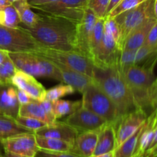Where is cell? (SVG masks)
<instances>
[{"label":"cell","instance_id":"1","mask_svg":"<svg viewBox=\"0 0 157 157\" xmlns=\"http://www.w3.org/2000/svg\"><path fill=\"white\" fill-rule=\"evenodd\" d=\"M21 27L29 32L42 47L75 52L76 25L71 21L41 14L34 26Z\"/></svg>","mask_w":157,"mask_h":157},{"label":"cell","instance_id":"2","mask_svg":"<svg viewBox=\"0 0 157 157\" xmlns=\"http://www.w3.org/2000/svg\"><path fill=\"white\" fill-rule=\"evenodd\" d=\"M92 78L94 82L113 101L121 118L138 109L119 64L104 67L94 65Z\"/></svg>","mask_w":157,"mask_h":157},{"label":"cell","instance_id":"3","mask_svg":"<svg viewBox=\"0 0 157 157\" xmlns=\"http://www.w3.org/2000/svg\"><path fill=\"white\" fill-rule=\"evenodd\" d=\"M123 75L130 87L135 103L138 108L143 109L147 113V110L153 108L150 100V88L155 80L153 69L144 66L131 64L122 71ZM148 114V113H147Z\"/></svg>","mask_w":157,"mask_h":157},{"label":"cell","instance_id":"4","mask_svg":"<svg viewBox=\"0 0 157 157\" xmlns=\"http://www.w3.org/2000/svg\"><path fill=\"white\" fill-rule=\"evenodd\" d=\"M82 107L104 118L110 124L117 126L121 116L111 99L95 84H90L82 93Z\"/></svg>","mask_w":157,"mask_h":157},{"label":"cell","instance_id":"5","mask_svg":"<svg viewBox=\"0 0 157 157\" xmlns=\"http://www.w3.org/2000/svg\"><path fill=\"white\" fill-rule=\"evenodd\" d=\"M9 56L17 70L34 77H45L61 81V75L55 64L32 53L9 52Z\"/></svg>","mask_w":157,"mask_h":157},{"label":"cell","instance_id":"6","mask_svg":"<svg viewBox=\"0 0 157 157\" xmlns=\"http://www.w3.org/2000/svg\"><path fill=\"white\" fill-rule=\"evenodd\" d=\"M154 0H146L136 7L125 11L113 17L120 29V38L117 46L121 51L126 38L147 20L155 18ZM156 19V18H155Z\"/></svg>","mask_w":157,"mask_h":157},{"label":"cell","instance_id":"7","mask_svg":"<svg viewBox=\"0 0 157 157\" xmlns=\"http://www.w3.org/2000/svg\"><path fill=\"white\" fill-rule=\"evenodd\" d=\"M42 46L21 26L9 28L0 25V49L8 52L34 54Z\"/></svg>","mask_w":157,"mask_h":157},{"label":"cell","instance_id":"8","mask_svg":"<svg viewBox=\"0 0 157 157\" xmlns=\"http://www.w3.org/2000/svg\"><path fill=\"white\" fill-rule=\"evenodd\" d=\"M34 55L61 64L93 78V61L90 58L75 51L55 50L41 47L40 50L34 53Z\"/></svg>","mask_w":157,"mask_h":157},{"label":"cell","instance_id":"9","mask_svg":"<svg viewBox=\"0 0 157 157\" xmlns=\"http://www.w3.org/2000/svg\"><path fill=\"white\" fill-rule=\"evenodd\" d=\"M87 4L88 0H58L32 8L37 9L44 15L63 18L78 25L84 17Z\"/></svg>","mask_w":157,"mask_h":157},{"label":"cell","instance_id":"10","mask_svg":"<svg viewBox=\"0 0 157 157\" xmlns=\"http://www.w3.org/2000/svg\"><path fill=\"white\" fill-rule=\"evenodd\" d=\"M98 17L93 11L87 8L84 12V17L80 23L76 25V35H75V52L84 55L91 60L90 54V43L92 33Z\"/></svg>","mask_w":157,"mask_h":157},{"label":"cell","instance_id":"11","mask_svg":"<svg viewBox=\"0 0 157 157\" xmlns=\"http://www.w3.org/2000/svg\"><path fill=\"white\" fill-rule=\"evenodd\" d=\"M4 152L13 153L28 157H35L39 148L38 147L35 138V133L33 132L25 133L0 142Z\"/></svg>","mask_w":157,"mask_h":157},{"label":"cell","instance_id":"12","mask_svg":"<svg viewBox=\"0 0 157 157\" xmlns=\"http://www.w3.org/2000/svg\"><path fill=\"white\" fill-rule=\"evenodd\" d=\"M75 129L78 133L92 130H100L107 124V121L99 115L81 107L64 121Z\"/></svg>","mask_w":157,"mask_h":157},{"label":"cell","instance_id":"13","mask_svg":"<svg viewBox=\"0 0 157 157\" xmlns=\"http://www.w3.org/2000/svg\"><path fill=\"white\" fill-rule=\"evenodd\" d=\"M147 117L148 114L140 108L121 117L116 127L117 147L133 135L147 121Z\"/></svg>","mask_w":157,"mask_h":157},{"label":"cell","instance_id":"14","mask_svg":"<svg viewBox=\"0 0 157 157\" xmlns=\"http://www.w3.org/2000/svg\"><path fill=\"white\" fill-rule=\"evenodd\" d=\"M121 50L111 34L104 29L102 41L98 54L93 59L94 65L97 67H109L118 64Z\"/></svg>","mask_w":157,"mask_h":157},{"label":"cell","instance_id":"15","mask_svg":"<svg viewBox=\"0 0 157 157\" xmlns=\"http://www.w3.org/2000/svg\"><path fill=\"white\" fill-rule=\"evenodd\" d=\"M12 84L16 88L25 92L30 98L41 101L45 99L46 89L38 82L35 77L21 71L17 70L12 79Z\"/></svg>","mask_w":157,"mask_h":157},{"label":"cell","instance_id":"16","mask_svg":"<svg viewBox=\"0 0 157 157\" xmlns=\"http://www.w3.org/2000/svg\"><path fill=\"white\" fill-rule=\"evenodd\" d=\"M19 106L16 87L12 84H0V116L15 119L18 116Z\"/></svg>","mask_w":157,"mask_h":157},{"label":"cell","instance_id":"17","mask_svg":"<svg viewBox=\"0 0 157 157\" xmlns=\"http://www.w3.org/2000/svg\"><path fill=\"white\" fill-rule=\"evenodd\" d=\"M36 135L45 137L56 138L62 140L73 144L78 135V132L71 126L65 122L55 121L52 124H48L35 132Z\"/></svg>","mask_w":157,"mask_h":157},{"label":"cell","instance_id":"18","mask_svg":"<svg viewBox=\"0 0 157 157\" xmlns=\"http://www.w3.org/2000/svg\"><path fill=\"white\" fill-rule=\"evenodd\" d=\"M54 63L59 70L61 78V82L71 86L77 91L82 94L84 90L91 83H93L94 80L91 77L73 70V69L62 65L61 64H58V63L55 62Z\"/></svg>","mask_w":157,"mask_h":157},{"label":"cell","instance_id":"19","mask_svg":"<svg viewBox=\"0 0 157 157\" xmlns=\"http://www.w3.org/2000/svg\"><path fill=\"white\" fill-rule=\"evenodd\" d=\"M98 132L99 130H92L78 133L71 152L82 157L92 156L98 143Z\"/></svg>","mask_w":157,"mask_h":157},{"label":"cell","instance_id":"20","mask_svg":"<svg viewBox=\"0 0 157 157\" xmlns=\"http://www.w3.org/2000/svg\"><path fill=\"white\" fill-rule=\"evenodd\" d=\"M116 148V126L107 123L98 132V143L93 155L113 152Z\"/></svg>","mask_w":157,"mask_h":157},{"label":"cell","instance_id":"21","mask_svg":"<svg viewBox=\"0 0 157 157\" xmlns=\"http://www.w3.org/2000/svg\"><path fill=\"white\" fill-rule=\"evenodd\" d=\"M156 21V20L155 18L149 19L142 25L133 30L126 38L125 41L123 44L121 51L136 50L142 45H144L149 32H150V30Z\"/></svg>","mask_w":157,"mask_h":157},{"label":"cell","instance_id":"22","mask_svg":"<svg viewBox=\"0 0 157 157\" xmlns=\"http://www.w3.org/2000/svg\"><path fill=\"white\" fill-rule=\"evenodd\" d=\"M18 116L27 117L35 118L45 123L47 125L55 123L57 120H54L48 116L43 107L40 104L39 101L33 100L26 104L19 106Z\"/></svg>","mask_w":157,"mask_h":157},{"label":"cell","instance_id":"23","mask_svg":"<svg viewBox=\"0 0 157 157\" xmlns=\"http://www.w3.org/2000/svg\"><path fill=\"white\" fill-rule=\"evenodd\" d=\"M31 132L32 131L20 126L15 118L7 116H0V142L3 140L21 133Z\"/></svg>","mask_w":157,"mask_h":157},{"label":"cell","instance_id":"24","mask_svg":"<svg viewBox=\"0 0 157 157\" xmlns=\"http://www.w3.org/2000/svg\"><path fill=\"white\" fill-rule=\"evenodd\" d=\"M36 143L39 150L50 152H70L73 144L56 138L45 137L35 134Z\"/></svg>","mask_w":157,"mask_h":157},{"label":"cell","instance_id":"25","mask_svg":"<svg viewBox=\"0 0 157 157\" xmlns=\"http://www.w3.org/2000/svg\"><path fill=\"white\" fill-rule=\"evenodd\" d=\"M19 15L21 24L26 27H32L35 25L40 18L39 14L32 10L28 0H18L12 3Z\"/></svg>","mask_w":157,"mask_h":157},{"label":"cell","instance_id":"26","mask_svg":"<svg viewBox=\"0 0 157 157\" xmlns=\"http://www.w3.org/2000/svg\"><path fill=\"white\" fill-rule=\"evenodd\" d=\"M145 123V122H144ZM144 125H141L137 130L126 140L114 150V157H132L136 153L138 141L141 134Z\"/></svg>","mask_w":157,"mask_h":157},{"label":"cell","instance_id":"27","mask_svg":"<svg viewBox=\"0 0 157 157\" xmlns=\"http://www.w3.org/2000/svg\"><path fill=\"white\" fill-rule=\"evenodd\" d=\"M81 107H82L81 101H72L58 99L52 101V111L56 119L68 116Z\"/></svg>","mask_w":157,"mask_h":157},{"label":"cell","instance_id":"28","mask_svg":"<svg viewBox=\"0 0 157 157\" xmlns=\"http://www.w3.org/2000/svg\"><path fill=\"white\" fill-rule=\"evenodd\" d=\"M20 24L21 20L19 15L13 5L0 7V25L16 28Z\"/></svg>","mask_w":157,"mask_h":157},{"label":"cell","instance_id":"29","mask_svg":"<svg viewBox=\"0 0 157 157\" xmlns=\"http://www.w3.org/2000/svg\"><path fill=\"white\" fill-rule=\"evenodd\" d=\"M104 21L105 18H98L95 25L94 27L93 33H92L91 43H90V54H91V61L98 54L102 41L103 35L104 32Z\"/></svg>","mask_w":157,"mask_h":157},{"label":"cell","instance_id":"30","mask_svg":"<svg viewBox=\"0 0 157 157\" xmlns=\"http://www.w3.org/2000/svg\"><path fill=\"white\" fill-rule=\"evenodd\" d=\"M16 71V67L8 53L6 59L0 64V84H12V79Z\"/></svg>","mask_w":157,"mask_h":157},{"label":"cell","instance_id":"31","mask_svg":"<svg viewBox=\"0 0 157 157\" xmlns=\"http://www.w3.org/2000/svg\"><path fill=\"white\" fill-rule=\"evenodd\" d=\"M75 91L74 87L68 84H59L46 90L45 99L50 101H55L64 98L66 95L71 94L75 93Z\"/></svg>","mask_w":157,"mask_h":157},{"label":"cell","instance_id":"32","mask_svg":"<svg viewBox=\"0 0 157 157\" xmlns=\"http://www.w3.org/2000/svg\"><path fill=\"white\" fill-rule=\"evenodd\" d=\"M15 121L20 126L34 132V133L38 130H39V129H41V127L47 125L45 123L42 122L39 120L32 117H27L18 116L15 118Z\"/></svg>","mask_w":157,"mask_h":157},{"label":"cell","instance_id":"33","mask_svg":"<svg viewBox=\"0 0 157 157\" xmlns=\"http://www.w3.org/2000/svg\"><path fill=\"white\" fill-rule=\"evenodd\" d=\"M109 2L110 0H88L87 8L91 9L98 18H104L106 16Z\"/></svg>","mask_w":157,"mask_h":157},{"label":"cell","instance_id":"34","mask_svg":"<svg viewBox=\"0 0 157 157\" xmlns=\"http://www.w3.org/2000/svg\"><path fill=\"white\" fill-rule=\"evenodd\" d=\"M144 1H146V0H122L106 17L113 18V17L117 16V15L125 12V11L136 7V6L144 2Z\"/></svg>","mask_w":157,"mask_h":157},{"label":"cell","instance_id":"35","mask_svg":"<svg viewBox=\"0 0 157 157\" xmlns=\"http://www.w3.org/2000/svg\"><path fill=\"white\" fill-rule=\"evenodd\" d=\"M136 50L121 51V54H120L119 61H118V64H119L121 71H123L125 67H128L131 64H134Z\"/></svg>","mask_w":157,"mask_h":157},{"label":"cell","instance_id":"36","mask_svg":"<svg viewBox=\"0 0 157 157\" xmlns=\"http://www.w3.org/2000/svg\"><path fill=\"white\" fill-rule=\"evenodd\" d=\"M104 29L110 32L117 44L120 38V29L114 18L106 17L104 21Z\"/></svg>","mask_w":157,"mask_h":157},{"label":"cell","instance_id":"37","mask_svg":"<svg viewBox=\"0 0 157 157\" xmlns=\"http://www.w3.org/2000/svg\"><path fill=\"white\" fill-rule=\"evenodd\" d=\"M144 44L153 49H157V21L149 32Z\"/></svg>","mask_w":157,"mask_h":157},{"label":"cell","instance_id":"38","mask_svg":"<svg viewBox=\"0 0 157 157\" xmlns=\"http://www.w3.org/2000/svg\"><path fill=\"white\" fill-rule=\"evenodd\" d=\"M35 157H82L72 152H50L39 150Z\"/></svg>","mask_w":157,"mask_h":157},{"label":"cell","instance_id":"39","mask_svg":"<svg viewBox=\"0 0 157 157\" xmlns=\"http://www.w3.org/2000/svg\"><path fill=\"white\" fill-rule=\"evenodd\" d=\"M150 100H151L152 106L154 110L155 107H157V78H155L153 84L151 86L150 91Z\"/></svg>","mask_w":157,"mask_h":157},{"label":"cell","instance_id":"40","mask_svg":"<svg viewBox=\"0 0 157 157\" xmlns=\"http://www.w3.org/2000/svg\"><path fill=\"white\" fill-rule=\"evenodd\" d=\"M17 98H18V103H19L20 105H22V104H26L34 100V99H32V98H30V97H29V95L25 93V92L23 91V90H20V89H18V88H17Z\"/></svg>","mask_w":157,"mask_h":157},{"label":"cell","instance_id":"41","mask_svg":"<svg viewBox=\"0 0 157 157\" xmlns=\"http://www.w3.org/2000/svg\"><path fill=\"white\" fill-rule=\"evenodd\" d=\"M56 1H58V0H28V2H29L31 7H33V6H41V5L48 4V3H51Z\"/></svg>","mask_w":157,"mask_h":157},{"label":"cell","instance_id":"42","mask_svg":"<svg viewBox=\"0 0 157 157\" xmlns=\"http://www.w3.org/2000/svg\"><path fill=\"white\" fill-rule=\"evenodd\" d=\"M121 1H122V0H110V2H109L108 7H107V12H106V16H107V15H108V14L110 13V12H111V11L113 10L115 7H116V6H117V5L119 4Z\"/></svg>","mask_w":157,"mask_h":157},{"label":"cell","instance_id":"43","mask_svg":"<svg viewBox=\"0 0 157 157\" xmlns=\"http://www.w3.org/2000/svg\"><path fill=\"white\" fill-rule=\"evenodd\" d=\"M144 156L145 157H157V145L155 146L151 150L146 152Z\"/></svg>","mask_w":157,"mask_h":157},{"label":"cell","instance_id":"44","mask_svg":"<svg viewBox=\"0 0 157 157\" xmlns=\"http://www.w3.org/2000/svg\"><path fill=\"white\" fill-rule=\"evenodd\" d=\"M156 145H157V127L156 128V130H155V133H154V135H153V139H152L151 144H150V147H149L148 150H147V151L151 150L152 148H153V147H154L155 146H156Z\"/></svg>","mask_w":157,"mask_h":157},{"label":"cell","instance_id":"45","mask_svg":"<svg viewBox=\"0 0 157 157\" xmlns=\"http://www.w3.org/2000/svg\"><path fill=\"white\" fill-rule=\"evenodd\" d=\"M89 157H114V151L109 152V153H102V154L98 155H92Z\"/></svg>","mask_w":157,"mask_h":157},{"label":"cell","instance_id":"46","mask_svg":"<svg viewBox=\"0 0 157 157\" xmlns=\"http://www.w3.org/2000/svg\"><path fill=\"white\" fill-rule=\"evenodd\" d=\"M8 53H9V52H6V51L0 49V64H1L4 61V60L6 59V56L8 55Z\"/></svg>","mask_w":157,"mask_h":157},{"label":"cell","instance_id":"47","mask_svg":"<svg viewBox=\"0 0 157 157\" xmlns=\"http://www.w3.org/2000/svg\"><path fill=\"white\" fill-rule=\"evenodd\" d=\"M2 157H28L24 156H20V155L13 154V153H7V152H4V153L2 154Z\"/></svg>","mask_w":157,"mask_h":157},{"label":"cell","instance_id":"48","mask_svg":"<svg viewBox=\"0 0 157 157\" xmlns=\"http://www.w3.org/2000/svg\"><path fill=\"white\" fill-rule=\"evenodd\" d=\"M11 5H12V2L10 0H0V7L11 6Z\"/></svg>","mask_w":157,"mask_h":157},{"label":"cell","instance_id":"49","mask_svg":"<svg viewBox=\"0 0 157 157\" xmlns=\"http://www.w3.org/2000/svg\"><path fill=\"white\" fill-rule=\"evenodd\" d=\"M153 11H154V16L157 21V0H154V6H153Z\"/></svg>","mask_w":157,"mask_h":157},{"label":"cell","instance_id":"50","mask_svg":"<svg viewBox=\"0 0 157 157\" xmlns=\"http://www.w3.org/2000/svg\"><path fill=\"white\" fill-rule=\"evenodd\" d=\"M132 157H145L144 155H141V154H137V153H135Z\"/></svg>","mask_w":157,"mask_h":157},{"label":"cell","instance_id":"51","mask_svg":"<svg viewBox=\"0 0 157 157\" xmlns=\"http://www.w3.org/2000/svg\"><path fill=\"white\" fill-rule=\"evenodd\" d=\"M10 1H11V2H12V3H13V2H16V1H18V0H10Z\"/></svg>","mask_w":157,"mask_h":157},{"label":"cell","instance_id":"52","mask_svg":"<svg viewBox=\"0 0 157 157\" xmlns=\"http://www.w3.org/2000/svg\"><path fill=\"white\" fill-rule=\"evenodd\" d=\"M0 157H2V153H0Z\"/></svg>","mask_w":157,"mask_h":157}]
</instances>
